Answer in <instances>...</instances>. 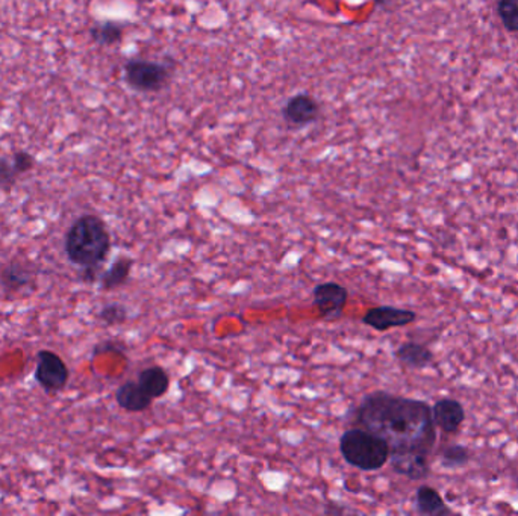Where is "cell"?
<instances>
[{"mask_svg": "<svg viewBox=\"0 0 518 516\" xmlns=\"http://www.w3.org/2000/svg\"><path fill=\"white\" fill-rule=\"evenodd\" d=\"M355 420L361 429L385 439L390 455L407 451L431 455L437 442L432 407L426 401L373 392L364 397Z\"/></svg>", "mask_w": 518, "mask_h": 516, "instance_id": "1", "label": "cell"}, {"mask_svg": "<svg viewBox=\"0 0 518 516\" xmlns=\"http://www.w3.org/2000/svg\"><path fill=\"white\" fill-rule=\"evenodd\" d=\"M69 261L81 268H102L111 250V235L105 221L84 214L69 227L64 241Z\"/></svg>", "mask_w": 518, "mask_h": 516, "instance_id": "2", "label": "cell"}, {"mask_svg": "<svg viewBox=\"0 0 518 516\" xmlns=\"http://www.w3.org/2000/svg\"><path fill=\"white\" fill-rule=\"evenodd\" d=\"M340 451L349 465L363 471H379L390 461L387 441L361 427L342 433Z\"/></svg>", "mask_w": 518, "mask_h": 516, "instance_id": "3", "label": "cell"}, {"mask_svg": "<svg viewBox=\"0 0 518 516\" xmlns=\"http://www.w3.org/2000/svg\"><path fill=\"white\" fill-rule=\"evenodd\" d=\"M125 82L138 93L161 91L170 79V70L161 62L149 60H129L125 67Z\"/></svg>", "mask_w": 518, "mask_h": 516, "instance_id": "4", "label": "cell"}, {"mask_svg": "<svg viewBox=\"0 0 518 516\" xmlns=\"http://www.w3.org/2000/svg\"><path fill=\"white\" fill-rule=\"evenodd\" d=\"M70 371L66 362L55 351L40 350L37 353L36 381L45 392H58L66 388Z\"/></svg>", "mask_w": 518, "mask_h": 516, "instance_id": "5", "label": "cell"}, {"mask_svg": "<svg viewBox=\"0 0 518 516\" xmlns=\"http://www.w3.org/2000/svg\"><path fill=\"white\" fill-rule=\"evenodd\" d=\"M38 273L36 262L12 259L0 268V286L8 296H17L36 286Z\"/></svg>", "mask_w": 518, "mask_h": 516, "instance_id": "6", "label": "cell"}, {"mask_svg": "<svg viewBox=\"0 0 518 516\" xmlns=\"http://www.w3.org/2000/svg\"><path fill=\"white\" fill-rule=\"evenodd\" d=\"M314 306L325 320H337L348 305L349 291L337 282H325L314 288Z\"/></svg>", "mask_w": 518, "mask_h": 516, "instance_id": "7", "label": "cell"}, {"mask_svg": "<svg viewBox=\"0 0 518 516\" xmlns=\"http://www.w3.org/2000/svg\"><path fill=\"white\" fill-rule=\"evenodd\" d=\"M417 318V314L409 309L394 307V306H378L368 309L363 316L366 326L374 331L387 332L396 327H405L411 324Z\"/></svg>", "mask_w": 518, "mask_h": 516, "instance_id": "8", "label": "cell"}, {"mask_svg": "<svg viewBox=\"0 0 518 516\" xmlns=\"http://www.w3.org/2000/svg\"><path fill=\"white\" fill-rule=\"evenodd\" d=\"M282 116L287 121V125L292 126L294 129L305 127V126L311 125L312 121L317 120V101L307 93L292 95V99L287 102V105L284 106Z\"/></svg>", "mask_w": 518, "mask_h": 516, "instance_id": "9", "label": "cell"}, {"mask_svg": "<svg viewBox=\"0 0 518 516\" xmlns=\"http://www.w3.org/2000/svg\"><path fill=\"white\" fill-rule=\"evenodd\" d=\"M429 456L426 453H417V451H407V453H398L390 455L392 471L398 472L399 476L407 477L411 480H423L429 476Z\"/></svg>", "mask_w": 518, "mask_h": 516, "instance_id": "10", "label": "cell"}, {"mask_svg": "<svg viewBox=\"0 0 518 516\" xmlns=\"http://www.w3.org/2000/svg\"><path fill=\"white\" fill-rule=\"evenodd\" d=\"M432 416L435 427L444 433L453 435L459 430L465 420V411L458 400L453 398H441L432 406Z\"/></svg>", "mask_w": 518, "mask_h": 516, "instance_id": "11", "label": "cell"}, {"mask_svg": "<svg viewBox=\"0 0 518 516\" xmlns=\"http://www.w3.org/2000/svg\"><path fill=\"white\" fill-rule=\"evenodd\" d=\"M117 405L127 412H144L151 407L153 398L147 396L138 381H127L116 391Z\"/></svg>", "mask_w": 518, "mask_h": 516, "instance_id": "12", "label": "cell"}, {"mask_svg": "<svg viewBox=\"0 0 518 516\" xmlns=\"http://www.w3.org/2000/svg\"><path fill=\"white\" fill-rule=\"evenodd\" d=\"M138 383L147 396L156 400L166 396L170 388V377L161 366H149L138 374Z\"/></svg>", "mask_w": 518, "mask_h": 516, "instance_id": "13", "label": "cell"}, {"mask_svg": "<svg viewBox=\"0 0 518 516\" xmlns=\"http://www.w3.org/2000/svg\"><path fill=\"white\" fill-rule=\"evenodd\" d=\"M415 506L420 515L441 516L450 513V509L444 503L443 496H440V492L435 487H428V485L418 487L415 494Z\"/></svg>", "mask_w": 518, "mask_h": 516, "instance_id": "14", "label": "cell"}, {"mask_svg": "<svg viewBox=\"0 0 518 516\" xmlns=\"http://www.w3.org/2000/svg\"><path fill=\"white\" fill-rule=\"evenodd\" d=\"M396 356L403 365L414 370H423L433 362V353L428 347L418 342H403L396 350Z\"/></svg>", "mask_w": 518, "mask_h": 516, "instance_id": "15", "label": "cell"}, {"mask_svg": "<svg viewBox=\"0 0 518 516\" xmlns=\"http://www.w3.org/2000/svg\"><path fill=\"white\" fill-rule=\"evenodd\" d=\"M132 266H134V261L127 256L119 258L116 262H112L111 266L103 271L99 277L102 291H112V290H117L119 286L125 285L131 276Z\"/></svg>", "mask_w": 518, "mask_h": 516, "instance_id": "16", "label": "cell"}, {"mask_svg": "<svg viewBox=\"0 0 518 516\" xmlns=\"http://www.w3.org/2000/svg\"><path fill=\"white\" fill-rule=\"evenodd\" d=\"M91 40L102 47H112L120 45L125 37V26L120 21L103 20L96 21L90 28Z\"/></svg>", "mask_w": 518, "mask_h": 516, "instance_id": "17", "label": "cell"}, {"mask_svg": "<svg viewBox=\"0 0 518 516\" xmlns=\"http://www.w3.org/2000/svg\"><path fill=\"white\" fill-rule=\"evenodd\" d=\"M497 12L509 32H518V0H498Z\"/></svg>", "mask_w": 518, "mask_h": 516, "instance_id": "18", "label": "cell"}, {"mask_svg": "<svg viewBox=\"0 0 518 516\" xmlns=\"http://www.w3.org/2000/svg\"><path fill=\"white\" fill-rule=\"evenodd\" d=\"M99 320L103 321L106 326L123 324L127 320V309L120 303H110L99 311Z\"/></svg>", "mask_w": 518, "mask_h": 516, "instance_id": "19", "label": "cell"}, {"mask_svg": "<svg viewBox=\"0 0 518 516\" xmlns=\"http://www.w3.org/2000/svg\"><path fill=\"white\" fill-rule=\"evenodd\" d=\"M470 461V451L467 446H450L443 451L441 462L448 468H459V466L467 465Z\"/></svg>", "mask_w": 518, "mask_h": 516, "instance_id": "20", "label": "cell"}, {"mask_svg": "<svg viewBox=\"0 0 518 516\" xmlns=\"http://www.w3.org/2000/svg\"><path fill=\"white\" fill-rule=\"evenodd\" d=\"M19 173L12 166V160L5 156L0 158V190L10 192L14 190L15 184L19 181Z\"/></svg>", "mask_w": 518, "mask_h": 516, "instance_id": "21", "label": "cell"}, {"mask_svg": "<svg viewBox=\"0 0 518 516\" xmlns=\"http://www.w3.org/2000/svg\"><path fill=\"white\" fill-rule=\"evenodd\" d=\"M12 166L19 175H26L36 167V156L28 151H17L14 155L11 156Z\"/></svg>", "mask_w": 518, "mask_h": 516, "instance_id": "22", "label": "cell"}, {"mask_svg": "<svg viewBox=\"0 0 518 516\" xmlns=\"http://www.w3.org/2000/svg\"><path fill=\"white\" fill-rule=\"evenodd\" d=\"M344 509H341V507H335V504H329V506L326 507V511H325V513H326V515H333V513H344Z\"/></svg>", "mask_w": 518, "mask_h": 516, "instance_id": "23", "label": "cell"}]
</instances>
